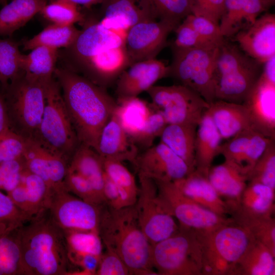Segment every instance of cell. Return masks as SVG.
I'll list each match as a JSON object with an SVG mask.
<instances>
[{
  "label": "cell",
  "mask_w": 275,
  "mask_h": 275,
  "mask_svg": "<svg viewBox=\"0 0 275 275\" xmlns=\"http://www.w3.org/2000/svg\"><path fill=\"white\" fill-rule=\"evenodd\" d=\"M183 20L188 23L201 37L210 42L220 45L225 38L219 24L206 17L190 14Z\"/></svg>",
  "instance_id": "obj_50"
},
{
  "label": "cell",
  "mask_w": 275,
  "mask_h": 275,
  "mask_svg": "<svg viewBox=\"0 0 275 275\" xmlns=\"http://www.w3.org/2000/svg\"><path fill=\"white\" fill-rule=\"evenodd\" d=\"M155 181L161 205L178 220L180 226L202 234L234 221L231 217L219 215L195 202L183 195L173 181Z\"/></svg>",
  "instance_id": "obj_9"
},
{
  "label": "cell",
  "mask_w": 275,
  "mask_h": 275,
  "mask_svg": "<svg viewBox=\"0 0 275 275\" xmlns=\"http://www.w3.org/2000/svg\"><path fill=\"white\" fill-rule=\"evenodd\" d=\"M208 179L218 196L227 203L231 216L236 210L248 183V175L235 163L226 160L211 167Z\"/></svg>",
  "instance_id": "obj_22"
},
{
  "label": "cell",
  "mask_w": 275,
  "mask_h": 275,
  "mask_svg": "<svg viewBox=\"0 0 275 275\" xmlns=\"http://www.w3.org/2000/svg\"><path fill=\"white\" fill-rule=\"evenodd\" d=\"M176 34L173 49L208 47L217 45L201 37L186 21L183 20L174 30Z\"/></svg>",
  "instance_id": "obj_49"
},
{
  "label": "cell",
  "mask_w": 275,
  "mask_h": 275,
  "mask_svg": "<svg viewBox=\"0 0 275 275\" xmlns=\"http://www.w3.org/2000/svg\"><path fill=\"white\" fill-rule=\"evenodd\" d=\"M262 66L225 38L218 46L214 68L216 100L243 103L260 76Z\"/></svg>",
  "instance_id": "obj_4"
},
{
  "label": "cell",
  "mask_w": 275,
  "mask_h": 275,
  "mask_svg": "<svg viewBox=\"0 0 275 275\" xmlns=\"http://www.w3.org/2000/svg\"><path fill=\"white\" fill-rule=\"evenodd\" d=\"M197 127L191 124H167L159 136L160 142L184 160L192 171L196 169Z\"/></svg>",
  "instance_id": "obj_31"
},
{
  "label": "cell",
  "mask_w": 275,
  "mask_h": 275,
  "mask_svg": "<svg viewBox=\"0 0 275 275\" xmlns=\"http://www.w3.org/2000/svg\"><path fill=\"white\" fill-rule=\"evenodd\" d=\"M47 2L45 0H12L0 10V36H11L23 26Z\"/></svg>",
  "instance_id": "obj_34"
},
{
  "label": "cell",
  "mask_w": 275,
  "mask_h": 275,
  "mask_svg": "<svg viewBox=\"0 0 275 275\" xmlns=\"http://www.w3.org/2000/svg\"><path fill=\"white\" fill-rule=\"evenodd\" d=\"M11 128L10 122L5 97L3 92L0 91V134Z\"/></svg>",
  "instance_id": "obj_54"
},
{
  "label": "cell",
  "mask_w": 275,
  "mask_h": 275,
  "mask_svg": "<svg viewBox=\"0 0 275 275\" xmlns=\"http://www.w3.org/2000/svg\"><path fill=\"white\" fill-rule=\"evenodd\" d=\"M167 125L161 113L154 107L146 125L132 141L138 148L147 149L153 145L156 138L160 136Z\"/></svg>",
  "instance_id": "obj_47"
},
{
  "label": "cell",
  "mask_w": 275,
  "mask_h": 275,
  "mask_svg": "<svg viewBox=\"0 0 275 275\" xmlns=\"http://www.w3.org/2000/svg\"><path fill=\"white\" fill-rule=\"evenodd\" d=\"M102 159L105 175L118 187L126 206L134 205L138 198L139 186L133 175L120 161Z\"/></svg>",
  "instance_id": "obj_38"
},
{
  "label": "cell",
  "mask_w": 275,
  "mask_h": 275,
  "mask_svg": "<svg viewBox=\"0 0 275 275\" xmlns=\"http://www.w3.org/2000/svg\"><path fill=\"white\" fill-rule=\"evenodd\" d=\"M64 186L67 191L85 202L98 206L104 204L88 181L68 168L64 179Z\"/></svg>",
  "instance_id": "obj_45"
},
{
  "label": "cell",
  "mask_w": 275,
  "mask_h": 275,
  "mask_svg": "<svg viewBox=\"0 0 275 275\" xmlns=\"http://www.w3.org/2000/svg\"><path fill=\"white\" fill-rule=\"evenodd\" d=\"M80 30L74 25H60L51 23L38 34L23 43L26 50L43 46L59 50L69 47L77 37Z\"/></svg>",
  "instance_id": "obj_36"
},
{
  "label": "cell",
  "mask_w": 275,
  "mask_h": 275,
  "mask_svg": "<svg viewBox=\"0 0 275 275\" xmlns=\"http://www.w3.org/2000/svg\"><path fill=\"white\" fill-rule=\"evenodd\" d=\"M222 139H229L253 129L249 112L242 103L215 100L206 110Z\"/></svg>",
  "instance_id": "obj_26"
},
{
  "label": "cell",
  "mask_w": 275,
  "mask_h": 275,
  "mask_svg": "<svg viewBox=\"0 0 275 275\" xmlns=\"http://www.w3.org/2000/svg\"><path fill=\"white\" fill-rule=\"evenodd\" d=\"M197 234L204 257L221 268L232 270L233 275L236 264L255 240L246 228L234 221L208 233Z\"/></svg>",
  "instance_id": "obj_11"
},
{
  "label": "cell",
  "mask_w": 275,
  "mask_h": 275,
  "mask_svg": "<svg viewBox=\"0 0 275 275\" xmlns=\"http://www.w3.org/2000/svg\"><path fill=\"white\" fill-rule=\"evenodd\" d=\"M105 250L100 256L96 275H131L121 258L112 249L103 245Z\"/></svg>",
  "instance_id": "obj_52"
},
{
  "label": "cell",
  "mask_w": 275,
  "mask_h": 275,
  "mask_svg": "<svg viewBox=\"0 0 275 275\" xmlns=\"http://www.w3.org/2000/svg\"><path fill=\"white\" fill-rule=\"evenodd\" d=\"M248 183H261L275 190V140H272L248 174Z\"/></svg>",
  "instance_id": "obj_43"
},
{
  "label": "cell",
  "mask_w": 275,
  "mask_h": 275,
  "mask_svg": "<svg viewBox=\"0 0 275 275\" xmlns=\"http://www.w3.org/2000/svg\"><path fill=\"white\" fill-rule=\"evenodd\" d=\"M103 196L105 204L110 208L118 209L127 207L119 189L105 173Z\"/></svg>",
  "instance_id": "obj_53"
},
{
  "label": "cell",
  "mask_w": 275,
  "mask_h": 275,
  "mask_svg": "<svg viewBox=\"0 0 275 275\" xmlns=\"http://www.w3.org/2000/svg\"><path fill=\"white\" fill-rule=\"evenodd\" d=\"M271 141L253 129H247L221 144L219 154L223 155L225 160L235 163L248 174Z\"/></svg>",
  "instance_id": "obj_20"
},
{
  "label": "cell",
  "mask_w": 275,
  "mask_h": 275,
  "mask_svg": "<svg viewBox=\"0 0 275 275\" xmlns=\"http://www.w3.org/2000/svg\"><path fill=\"white\" fill-rule=\"evenodd\" d=\"M212 20L219 24L224 10L225 0H207Z\"/></svg>",
  "instance_id": "obj_56"
},
{
  "label": "cell",
  "mask_w": 275,
  "mask_h": 275,
  "mask_svg": "<svg viewBox=\"0 0 275 275\" xmlns=\"http://www.w3.org/2000/svg\"><path fill=\"white\" fill-rule=\"evenodd\" d=\"M23 275H69V262L63 231L47 211L16 231Z\"/></svg>",
  "instance_id": "obj_2"
},
{
  "label": "cell",
  "mask_w": 275,
  "mask_h": 275,
  "mask_svg": "<svg viewBox=\"0 0 275 275\" xmlns=\"http://www.w3.org/2000/svg\"><path fill=\"white\" fill-rule=\"evenodd\" d=\"M173 182L183 195L201 206L222 216L231 215L228 205L218 196L208 175L195 169Z\"/></svg>",
  "instance_id": "obj_24"
},
{
  "label": "cell",
  "mask_w": 275,
  "mask_h": 275,
  "mask_svg": "<svg viewBox=\"0 0 275 275\" xmlns=\"http://www.w3.org/2000/svg\"><path fill=\"white\" fill-rule=\"evenodd\" d=\"M22 158L0 163V190L8 193L20 182L25 169Z\"/></svg>",
  "instance_id": "obj_51"
},
{
  "label": "cell",
  "mask_w": 275,
  "mask_h": 275,
  "mask_svg": "<svg viewBox=\"0 0 275 275\" xmlns=\"http://www.w3.org/2000/svg\"><path fill=\"white\" fill-rule=\"evenodd\" d=\"M169 67L155 59L134 63L117 79L118 97H135L147 92L159 79L168 76Z\"/></svg>",
  "instance_id": "obj_19"
},
{
  "label": "cell",
  "mask_w": 275,
  "mask_h": 275,
  "mask_svg": "<svg viewBox=\"0 0 275 275\" xmlns=\"http://www.w3.org/2000/svg\"><path fill=\"white\" fill-rule=\"evenodd\" d=\"M22 56L17 42L9 39H0V86L2 90L23 73Z\"/></svg>",
  "instance_id": "obj_39"
},
{
  "label": "cell",
  "mask_w": 275,
  "mask_h": 275,
  "mask_svg": "<svg viewBox=\"0 0 275 275\" xmlns=\"http://www.w3.org/2000/svg\"><path fill=\"white\" fill-rule=\"evenodd\" d=\"M30 221L9 196L0 190V235L13 233Z\"/></svg>",
  "instance_id": "obj_44"
},
{
  "label": "cell",
  "mask_w": 275,
  "mask_h": 275,
  "mask_svg": "<svg viewBox=\"0 0 275 275\" xmlns=\"http://www.w3.org/2000/svg\"><path fill=\"white\" fill-rule=\"evenodd\" d=\"M26 139L12 129L0 134V163L23 157Z\"/></svg>",
  "instance_id": "obj_48"
},
{
  "label": "cell",
  "mask_w": 275,
  "mask_h": 275,
  "mask_svg": "<svg viewBox=\"0 0 275 275\" xmlns=\"http://www.w3.org/2000/svg\"><path fill=\"white\" fill-rule=\"evenodd\" d=\"M69 161L79 143L66 108L60 85L53 78L46 85L45 105L33 139Z\"/></svg>",
  "instance_id": "obj_5"
},
{
  "label": "cell",
  "mask_w": 275,
  "mask_h": 275,
  "mask_svg": "<svg viewBox=\"0 0 275 275\" xmlns=\"http://www.w3.org/2000/svg\"><path fill=\"white\" fill-rule=\"evenodd\" d=\"M222 140L217 128L206 111L197 129L195 169L208 175L214 157L219 154Z\"/></svg>",
  "instance_id": "obj_29"
},
{
  "label": "cell",
  "mask_w": 275,
  "mask_h": 275,
  "mask_svg": "<svg viewBox=\"0 0 275 275\" xmlns=\"http://www.w3.org/2000/svg\"><path fill=\"white\" fill-rule=\"evenodd\" d=\"M177 26L168 21L147 19L130 27L125 41L130 65L155 59L166 46L169 34Z\"/></svg>",
  "instance_id": "obj_14"
},
{
  "label": "cell",
  "mask_w": 275,
  "mask_h": 275,
  "mask_svg": "<svg viewBox=\"0 0 275 275\" xmlns=\"http://www.w3.org/2000/svg\"><path fill=\"white\" fill-rule=\"evenodd\" d=\"M114 113L132 140L144 128L154 107L138 96L118 97Z\"/></svg>",
  "instance_id": "obj_33"
},
{
  "label": "cell",
  "mask_w": 275,
  "mask_h": 275,
  "mask_svg": "<svg viewBox=\"0 0 275 275\" xmlns=\"http://www.w3.org/2000/svg\"><path fill=\"white\" fill-rule=\"evenodd\" d=\"M229 39L263 64L275 55V15L267 12L260 15L252 24Z\"/></svg>",
  "instance_id": "obj_16"
},
{
  "label": "cell",
  "mask_w": 275,
  "mask_h": 275,
  "mask_svg": "<svg viewBox=\"0 0 275 275\" xmlns=\"http://www.w3.org/2000/svg\"><path fill=\"white\" fill-rule=\"evenodd\" d=\"M57 79L79 144L96 150L99 136L117 102L101 87L65 67H57Z\"/></svg>",
  "instance_id": "obj_1"
},
{
  "label": "cell",
  "mask_w": 275,
  "mask_h": 275,
  "mask_svg": "<svg viewBox=\"0 0 275 275\" xmlns=\"http://www.w3.org/2000/svg\"><path fill=\"white\" fill-rule=\"evenodd\" d=\"M130 65L125 45L106 48L77 66L73 71L105 88Z\"/></svg>",
  "instance_id": "obj_17"
},
{
  "label": "cell",
  "mask_w": 275,
  "mask_h": 275,
  "mask_svg": "<svg viewBox=\"0 0 275 275\" xmlns=\"http://www.w3.org/2000/svg\"><path fill=\"white\" fill-rule=\"evenodd\" d=\"M46 84L29 80L22 73L2 90L11 128L25 139H34L37 134L45 105Z\"/></svg>",
  "instance_id": "obj_7"
},
{
  "label": "cell",
  "mask_w": 275,
  "mask_h": 275,
  "mask_svg": "<svg viewBox=\"0 0 275 275\" xmlns=\"http://www.w3.org/2000/svg\"><path fill=\"white\" fill-rule=\"evenodd\" d=\"M52 194L46 183L26 168L19 184L7 193L30 220L47 212Z\"/></svg>",
  "instance_id": "obj_21"
},
{
  "label": "cell",
  "mask_w": 275,
  "mask_h": 275,
  "mask_svg": "<svg viewBox=\"0 0 275 275\" xmlns=\"http://www.w3.org/2000/svg\"><path fill=\"white\" fill-rule=\"evenodd\" d=\"M96 151L102 159L133 163L139 154L138 148L113 113L100 133Z\"/></svg>",
  "instance_id": "obj_23"
},
{
  "label": "cell",
  "mask_w": 275,
  "mask_h": 275,
  "mask_svg": "<svg viewBox=\"0 0 275 275\" xmlns=\"http://www.w3.org/2000/svg\"><path fill=\"white\" fill-rule=\"evenodd\" d=\"M7 0H0V4L4 6L7 4Z\"/></svg>",
  "instance_id": "obj_60"
},
{
  "label": "cell",
  "mask_w": 275,
  "mask_h": 275,
  "mask_svg": "<svg viewBox=\"0 0 275 275\" xmlns=\"http://www.w3.org/2000/svg\"><path fill=\"white\" fill-rule=\"evenodd\" d=\"M133 163L138 175L154 181H174L192 172L184 160L161 142L139 153Z\"/></svg>",
  "instance_id": "obj_15"
},
{
  "label": "cell",
  "mask_w": 275,
  "mask_h": 275,
  "mask_svg": "<svg viewBox=\"0 0 275 275\" xmlns=\"http://www.w3.org/2000/svg\"><path fill=\"white\" fill-rule=\"evenodd\" d=\"M236 223L246 228L256 240L265 245L275 255L274 216L247 220Z\"/></svg>",
  "instance_id": "obj_46"
},
{
  "label": "cell",
  "mask_w": 275,
  "mask_h": 275,
  "mask_svg": "<svg viewBox=\"0 0 275 275\" xmlns=\"http://www.w3.org/2000/svg\"><path fill=\"white\" fill-rule=\"evenodd\" d=\"M40 13L52 23L60 25H74L82 22L85 18L79 7L67 0H50Z\"/></svg>",
  "instance_id": "obj_41"
},
{
  "label": "cell",
  "mask_w": 275,
  "mask_h": 275,
  "mask_svg": "<svg viewBox=\"0 0 275 275\" xmlns=\"http://www.w3.org/2000/svg\"><path fill=\"white\" fill-rule=\"evenodd\" d=\"M267 7L269 9L274 5L275 0H263Z\"/></svg>",
  "instance_id": "obj_59"
},
{
  "label": "cell",
  "mask_w": 275,
  "mask_h": 275,
  "mask_svg": "<svg viewBox=\"0 0 275 275\" xmlns=\"http://www.w3.org/2000/svg\"><path fill=\"white\" fill-rule=\"evenodd\" d=\"M59 50L40 46L22 58L21 69L27 79L46 84L53 78L59 59Z\"/></svg>",
  "instance_id": "obj_32"
},
{
  "label": "cell",
  "mask_w": 275,
  "mask_h": 275,
  "mask_svg": "<svg viewBox=\"0 0 275 275\" xmlns=\"http://www.w3.org/2000/svg\"><path fill=\"white\" fill-rule=\"evenodd\" d=\"M98 232L103 245L118 254L131 274H157L151 261V244L140 227L135 204L115 209L104 204Z\"/></svg>",
  "instance_id": "obj_3"
},
{
  "label": "cell",
  "mask_w": 275,
  "mask_h": 275,
  "mask_svg": "<svg viewBox=\"0 0 275 275\" xmlns=\"http://www.w3.org/2000/svg\"><path fill=\"white\" fill-rule=\"evenodd\" d=\"M102 206L85 202L64 189L51 194L47 212L63 230L98 232Z\"/></svg>",
  "instance_id": "obj_13"
},
{
  "label": "cell",
  "mask_w": 275,
  "mask_h": 275,
  "mask_svg": "<svg viewBox=\"0 0 275 275\" xmlns=\"http://www.w3.org/2000/svg\"><path fill=\"white\" fill-rule=\"evenodd\" d=\"M0 275H23L16 231L0 235Z\"/></svg>",
  "instance_id": "obj_42"
},
{
  "label": "cell",
  "mask_w": 275,
  "mask_h": 275,
  "mask_svg": "<svg viewBox=\"0 0 275 275\" xmlns=\"http://www.w3.org/2000/svg\"><path fill=\"white\" fill-rule=\"evenodd\" d=\"M218 46L173 49L168 76L194 91L209 104L216 100L214 72Z\"/></svg>",
  "instance_id": "obj_8"
},
{
  "label": "cell",
  "mask_w": 275,
  "mask_h": 275,
  "mask_svg": "<svg viewBox=\"0 0 275 275\" xmlns=\"http://www.w3.org/2000/svg\"><path fill=\"white\" fill-rule=\"evenodd\" d=\"M267 7L263 0H225L219 21L223 36L230 39L252 24Z\"/></svg>",
  "instance_id": "obj_27"
},
{
  "label": "cell",
  "mask_w": 275,
  "mask_h": 275,
  "mask_svg": "<svg viewBox=\"0 0 275 275\" xmlns=\"http://www.w3.org/2000/svg\"><path fill=\"white\" fill-rule=\"evenodd\" d=\"M202 255L197 234L180 226L172 236L151 245L152 265L159 275H202Z\"/></svg>",
  "instance_id": "obj_6"
},
{
  "label": "cell",
  "mask_w": 275,
  "mask_h": 275,
  "mask_svg": "<svg viewBox=\"0 0 275 275\" xmlns=\"http://www.w3.org/2000/svg\"><path fill=\"white\" fill-rule=\"evenodd\" d=\"M275 190L261 183L249 182L231 215L235 222L274 216Z\"/></svg>",
  "instance_id": "obj_25"
},
{
  "label": "cell",
  "mask_w": 275,
  "mask_h": 275,
  "mask_svg": "<svg viewBox=\"0 0 275 275\" xmlns=\"http://www.w3.org/2000/svg\"><path fill=\"white\" fill-rule=\"evenodd\" d=\"M275 55L263 63L261 75L268 81L275 84Z\"/></svg>",
  "instance_id": "obj_57"
},
{
  "label": "cell",
  "mask_w": 275,
  "mask_h": 275,
  "mask_svg": "<svg viewBox=\"0 0 275 275\" xmlns=\"http://www.w3.org/2000/svg\"><path fill=\"white\" fill-rule=\"evenodd\" d=\"M152 106L167 124L198 126L209 104L199 94L181 84L153 86L147 91Z\"/></svg>",
  "instance_id": "obj_10"
},
{
  "label": "cell",
  "mask_w": 275,
  "mask_h": 275,
  "mask_svg": "<svg viewBox=\"0 0 275 275\" xmlns=\"http://www.w3.org/2000/svg\"><path fill=\"white\" fill-rule=\"evenodd\" d=\"M77 6L89 8L93 5L101 4L103 0H67Z\"/></svg>",
  "instance_id": "obj_58"
},
{
  "label": "cell",
  "mask_w": 275,
  "mask_h": 275,
  "mask_svg": "<svg viewBox=\"0 0 275 275\" xmlns=\"http://www.w3.org/2000/svg\"><path fill=\"white\" fill-rule=\"evenodd\" d=\"M63 231L68 253L102 254L103 244L98 232Z\"/></svg>",
  "instance_id": "obj_40"
},
{
  "label": "cell",
  "mask_w": 275,
  "mask_h": 275,
  "mask_svg": "<svg viewBox=\"0 0 275 275\" xmlns=\"http://www.w3.org/2000/svg\"><path fill=\"white\" fill-rule=\"evenodd\" d=\"M275 84L261 74L242 104L254 130L275 140Z\"/></svg>",
  "instance_id": "obj_18"
},
{
  "label": "cell",
  "mask_w": 275,
  "mask_h": 275,
  "mask_svg": "<svg viewBox=\"0 0 275 275\" xmlns=\"http://www.w3.org/2000/svg\"><path fill=\"white\" fill-rule=\"evenodd\" d=\"M189 2L191 14L203 16L212 20L207 0H189Z\"/></svg>",
  "instance_id": "obj_55"
},
{
  "label": "cell",
  "mask_w": 275,
  "mask_h": 275,
  "mask_svg": "<svg viewBox=\"0 0 275 275\" xmlns=\"http://www.w3.org/2000/svg\"><path fill=\"white\" fill-rule=\"evenodd\" d=\"M138 176L139 192L135 206L140 227L152 245L175 233L179 226L161 205L155 181L141 175Z\"/></svg>",
  "instance_id": "obj_12"
},
{
  "label": "cell",
  "mask_w": 275,
  "mask_h": 275,
  "mask_svg": "<svg viewBox=\"0 0 275 275\" xmlns=\"http://www.w3.org/2000/svg\"><path fill=\"white\" fill-rule=\"evenodd\" d=\"M275 255L255 240L236 264L234 275H274Z\"/></svg>",
  "instance_id": "obj_35"
},
{
  "label": "cell",
  "mask_w": 275,
  "mask_h": 275,
  "mask_svg": "<svg viewBox=\"0 0 275 275\" xmlns=\"http://www.w3.org/2000/svg\"><path fill=\"white\" fill-rule=\"evenodd\" d=\"M68 169L87 179L104 203L103 159L96 150L79 144L69 161Z\"/></svg>",
  "instance_id": "obj_30"
},
{
  "label": "cell",
  "mask_w": 275,
  "mask_h": 275,
  "mask_svg": "<svg viewBox=\"0 0 275 275\" xmlns=\"http://www.w3.org/2000/svg\"><path fill=\"white\" fill-rule=\"evenodd\" d=\"M149 19L164 20L178 26L191 14L189 0H138Z\"/></svg>",
  "instance_id": "obj_37"
},
{
  "label": "cell",
  "mask_w": 275,
  "mask_h": 275,
  "mask_svg": "<svg viewBox=\"0 0 275 275\" xmlns=\"http://www.w3.org/2000/svg\"><path fill=\"white\" fill-rule=\"evenodd\" d=\"M101 5L100 22L106 28L119 33L126 34L133 25L149 19L138 0H103Z\"/></svg>",
  "instance_id": "obj_28"
}]
</instances>
